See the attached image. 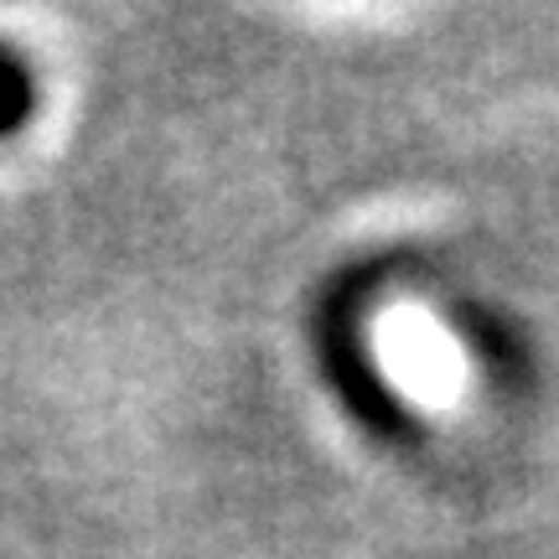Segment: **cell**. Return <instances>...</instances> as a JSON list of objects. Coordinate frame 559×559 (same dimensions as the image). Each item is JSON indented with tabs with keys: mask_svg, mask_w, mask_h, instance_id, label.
Here are the masks:
<instances>
[{
	"mask_svg": "<svg viewBox=\"0 0 559 559\" xmlns=\"http://www.w3.org/2000/svg\"><path fill=\"white\" fill-rule=\"evenodd\" d=\"M400 362L404 373L419 383V389H430V394H440V389H451V358H445V347H440L436 332H425V326H415V332H400Z\"/></svg>",
	"mask_w": 559,
	"mask_h": 559,
	"instance_id": "6da1fadb",
	"label": "cell"
},
{
	"mask_svg": "<svg viewBox=\"0 0 559 559\" xmlns=\"http://www.w3.org/2000/svg\"><path fill=\"white\" fill-rule=\"evenodd\" d=\"M16 109H21V88H16V79H11V73H0V124L11 120Z\"/></svg>",
	"mask_w": 559,
	"mask_h": 559,
	"instance_id": "7a4b0ae2",
	"label": "cell"
}]
</instances>
